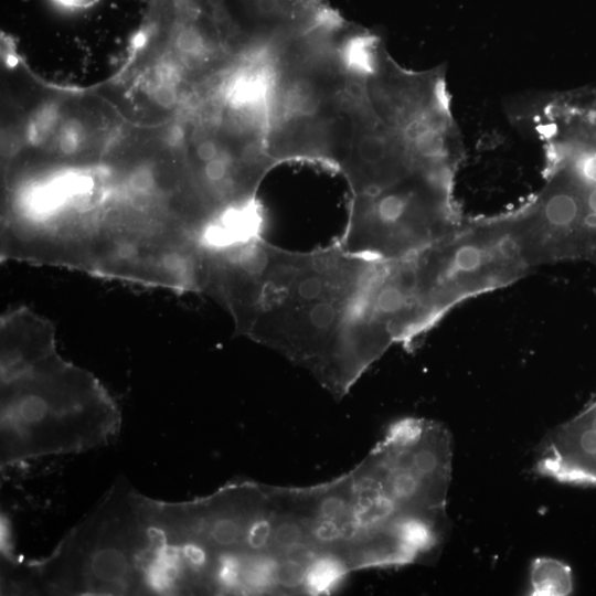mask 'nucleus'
Here are the masks:
<instances>
[{
  "mask_svg": "<svg viewBox=\"0 0 596 596\" xmlns=\"http://www.w3.org/2000/svg\"><path fill=\"white\" fill-rule=\"evenodd\" d=\"M382 262L338 242L299 252L257 234L214 256L204 294L225 308L236 334L279 352L342 397L369 369L354 324Z\"/></svg>",
  "mask_w": 596,
  "mask_h": 596,
  "instance_id": "nucleus-1",
  "label": "nucleus"
},
{
  "mask_svg": "<svg viewBox=\"0 0 596 596\" xmlns=\"http://www.w3.org/2000/svg\"><path fill=\"white\" fill-rule=\"evenodd\" d=\"M121 413L89 371L57 351L55 329L21 306L0 319L1 469L108 444Z\"/></svg>",
  "mask_w": 596,
  "mask_h": 596,
  "instance_id": "nucleus-2",
  "label": "nucleus"
},
{
  "mask_svg": "<svg viewBox=\"0 0 596 596\" xmlns=\"http://www.w3.org/2000/svg\"><path fill=\"white\" fill-rule=\"evenodd\" d=\"M374 39L341 21L272 43L267 147L277 163L306 160L339 171L354 139Z\"/></svg>",
  "mask_w": 596,
  "mask_h": 596,
  "instance_id": "nucleus-3",
  "label": "nucleus"
},
{
  "mask_svg": "<svg viewBox=\"0 0 596 596\" xmlns=\"http://www.w3.org/2000/svg\"><path fill=\"white\" fill-rule=\"evenodd\" d=\"M456 170H429L371 194L351 195L339 245L348 253L395 260L414 255L464 222L453 199Z\"/></svg>",
  "mask_w": 596,
  "mask_h": 596,
  "instance_id": "nucleus-4",
  "label": "nucleus"
},
{
  "mask_svg": "<svg viewBox=\"0 0 596 596\" xmlns=\"http://www.w3.org/2000/svg\"><path fill=\"white\" fill-rule=\"evenodd\" d=\"M269 38H287L341 20L324 0H240Z\"/></svg>",
  "mask_w": 596,
  "mask_h": 596,
  "instance_id": "nucleus-5",
  "label": "nucleus"
},
{
  "mask_svg": "<svg viewBox=\"0 0 596 596\" xmlns=\"http://www.w3.org/2000/svg\"><path fill=\"white\" fill-rule=\"evenodd\" d=\"M531 595H567L572 592V573L563 562L536 557L530 567Z\"/></svg>",
  "mask_w": 596,
  "mask_h": 596,
  "instance_id": "nucleus-6",
  "label": "nucleus"
},
{
  "mask_svg": "<svg viewBox=\"0 0 596 596\" xmlns=\"http://www.w3.org/2000/svg\"><path fill=\"white\" fill-rule=\"evenodd\" d=\"M99 1L100 0H52L58 8L68 11L85 10L97 4Z\"/></svg>",
  "mask_w": 596,
  "mask_h": 596,
  "instance_id": "nucleus-7",
  "label": "nucleus"
}]
</instances>
